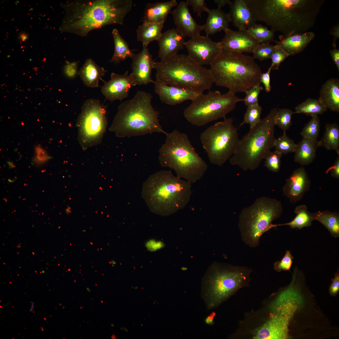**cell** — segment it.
Segmentation results:
<instances>
[{
	"label": "cell",
	"instance_id": "6da1fadb",
	"mask_svg": "<svg viewBox=\"0 0 339 339\" xmlns=\"http://www.w3.org/2000/svg\"><path fill=\"white\" fill-rule=\"evenodd\" d=\"M255 20L284 37L308 32L315 23L323 0H245Z\"/></svg>",
	"mask_w": 339,
	"mask_h": 339
},
{
	"label": "cell",
	"instance_id": "7a4b0ae2",
	"mask_svg": "<svg viewBox=\"0 0 339 339\" xmlns=\"http://www.w3.org/2000/svg\"><path fill=\"white\" fill-rule=\"evenodd\" d=\"M132 0H75L64 6L60 30L81 37L112 24L122 25L132 7Z\"/></svg>",
	"mask_w": 339,
	"mask_h": 339
},
{
	"label": "cell",
	"instance_id": "3957f363",
	"mask_svg": "<svg viewBox=\"0 0 339 339\" xmlns=\"http://www.w3.org/2000/svg\"><path fill=\"white\" fill-rule=\"evenodd\" d=\"M192 194L191 184L174 176L170 170L158 171L143 185L142 195L151 211L162 216L184 209Z\"/></svg>",
	"mask_w": 339,
	"mask_h": 339
},
{
	"label": "cell",
	"instance_id": "277c9868",
	"mask_svg": "<svg viewBox=\"0 0 339 339\" xmlns=\"http://www.w3.org/2000/svg\"><path fill=\"white\" fill-rule=\"evenodd\" d=\"M153 97L151 94L139 90L133 98L122 103L118 107L109 131L121 138L154 132L165 134L159 123V113L152 105Z\"/></svg>",
	"mask_w": 339,
	"mask_h": 339
},
{
	"label": "cell",
	"instance_id": "5b68a950",
	"mask_svg": "<svg viewBox=\"0 0 339 339\" xmlns=\"http://www.w3.org/2000/svg\"><path fill=\"white\" fill-rule=\"evenodd\" d=\"M209 69L216 85L235 94L245 92L261 83L260 67L253 56L243 53L223 48Z\"/></svg>",
	"mask_w": 339,
	"mask_h": 339
},
{
	"label": "cell",
	"instance_id": "8992f818",
	"mask_svg": "<svg viewBox=\"0 0 339 339\" xmlns=\"http://www.w3.org/2000/svg\"><path fill=\"white\" fill-rule=\"evenodd\" d=\"M165 134V142L159 150L161 166L173 170L176 176L191 184L201 179L208 166L196 152L187 135L176 129Z\"/></svg>",
	"mask_w": 339,
	"mask_h": 339
},
{
	"label": "cell",
	"instance_id": "52a82bcc",
	"mask_svg": "<svg viewBox=\"0 0 339 339\" xmlns=\"http://www.w3.org/2000/svg\"><path fill=\"white\" fill-rule=\"evenodd\" d=\"M154 68L156 80L198 94L210 89L214 82L209 69L198 65L184 54H177L155 62Z\"/></svg>",
	"mask_w": 339,
	"mask_h": 339
},
{
	"label": "cell",
	"instance_id": "ba28073f",
	"mask_svg": "<svg viewBox=\"0 0 339 339\" xmlns=\"http://www.w3.org/2000/svg\"><path fill=\"white\" fill-rule=\"evenodd\" d=\"M277 108H272L268 114L239 139L234 152L229 159L230 164L244 171L253 170L274 147L275 117Z\"/></svg>",
	"mask_w": 339,
	"mask_h": 339
},
{
	"label": "cell",
	"instance_id": "9c48e42d",
	"mask_svg": "<svg viewBox=\"0 0 339 339\" xmlns=\"http://www.w3.org/2000/svg\"><path fill=\"white\" fill-rule=\"evenodd\" d=\"M251 271L246 267L216 263L203 280L202 296L207 309H213L249 282Z\"/></svg>",
	"mask_w": 339,
	"mask_h": 339
},
{
	"label": "cell",
	"instance_id": "30bf717a",
	"mask_svg": "<svg viewBox=\"0 0 339 339\" xmlns=\"http://www.w3.org/2000/svg\"><path fill=\"white\" fill-rule=\"evenodd\" d=\"M282 211L281 202L276 199L266 196L257 199L239 214L238 227L242 240L250 247H257L261 236L272 228V222Z\"/></svg>",
	"mask_w": 339,
	"mask_h": 339
},
{
	"label": "cell",
	"instance_id": "8fae6325",
	"mask_svg": "<svg viewBox=\"0 0 339 339\" xmlns=\"http://www.w3.org/2000/svg\"><path fill=\"white\" fill-rule=\"evenodd\" d=\"M184 110V116L191 124L197 126H204L219 119L226 118L233 110L237 103L243 99L229 91L222 94L218 91H210L206 94H199Z\"/></svg>",
	"mask_w": 339,
	"mask_h": 339
},
{
	"label": "cell",
	"instance_id": "7c38bea8",
	"mask_svg": "<svg viewBox=\"0 0 339 339\" xmlns=\"http://www.w3.org/2000/svg\"><path fill=\"white\" fill-rule=\"evenodd\" d=\"M210 163L222 166L233 155L239 140L232 118H225L207 127L200 135Z\"/></svg>",
	"mask_w": 339,
	"mask_h": 339
},
{
	"label": "cell",
	"instance_id": "4fadbf2b",
	"mask_svg": "<svg viewBox=\"0 0 339 339\" xmlns=\"http://www.w3.org/2000/svg\"><path fill=\"white\" fill-rule=\"evenodd\" d=\"M106 107L98 100L90 99L83 103L77 120L78 139L83 150L100 143L106 130Z\"/></svg>",
	"mask_w": 339,
	"mask_h": 339
},
{
	"label": "cell",
	"instance_id": "5bb4252c",
	"mask_svg": "<svg viewBox=\"0 0 339 339\" xmlns=\"http://www.w3.org/2000/svg\"><path fill=\"white\" fill-rule=\"evenodd\" d=\"M189 56L198 65H210L223 50L219 42H216L208 37L200 36L185 42Z\"/></svg>",
	"mask_w": 339,
	"mask_h": 339
},
{
	"label": "cell",
	"instance_id": "9a60e30c",
	"mask_svg": "<svg viewBox=\"0 0 339 339\" xmlns=\"http://www.w3.org/2000/svg\"><path fill=\"white\" fill-rule=\"evenodd\" d=\"M148 46L143 45L142 51L138 54L133 53L131 58L132 72L129 74L133 86L146 85L153 83L152 71L154 68L155 62L149 52Z\"/></svg>",
	"mask_w": 339,
	"mask_h": 339
},
{
	"label": "cell",
	"instance_id": "2e32d148",
	"mask_svg": "<svg viewBox=\"0 0 339 339\" xmlns=\"http://www.w3.org/2000/svg\"><path fill=\"white\" fill-rule=\"evenodd\" d=\"M220 41L223 48L238 52H253L260 42L247 30L234 31L229 28L224 31Z\"/></svg>",
	"mask_w": 339,
	"mask_h": 339
},
{
	"label": "cell",
	"instance_id": "e0dca14e",
	"mask_svg": "<svg viewBox=\"0 0 339 339\" xmlns=\"http://www.w3.org/2000/svg\"><path fill=\"white\" fill-rule=\"evenodd\" d=\"M176 6L170 13L172 15L176 29L185 37L187 36L192 38L200 36L201 31L203 30L204 26L198 25L192 18L186 2H181Z\"/></svg>",
	"mask_w": 339,
	"mask_h": 339
},
{
	"label": "cell",
	"instance_id": "ac0fdd59",
	"mask_svg": "<svg viewBox=\"0 0 339 339\" xmlns=\"http://www.w3.org/2000/svg\"><path fill=\"white\" fill-rule=\"evenodd\" d=\"M108 81L102 80L104 84L101 91L106 98L112 102L116 100L122 101L127 97L133 86L128 71L122 75L112 73Z\"/></svg>",
	"mask_w": 339,
	"mask_h": 339
},
{
	"label": "cell",
	"instance_id": "d6986e66",
	"mask_svg": "<svg viewBox=\"0 0 339 339\" xmlns=\"http://www.w3.org/2000/svg\"><path fill=\"white\" fill-rule=\"evenodd\" d=\"M310 186V181L307 174L302 167L294 170L286 180L282 192L291 201L295 202L302 199Z\"/></svg>",
	"mask_w": 339,
	"mask_h": 339
},
{
	"label": "cell",
	"instance_id": "ffe728a7",
	"mask_svg": "<svg viewBox=\"0 0 339 339\" xmlns=\"http://www.w3.org/2000/svg\"><path fill=\"white\" fill-rule=\"evenodd\" d=\"M154 91L161 100L170 105H176L187 100L192 101L199 94L166 84L158 80L154 81Z\"/></svg>",
	"mask_w": 339,
	"mask_h": 339
},
{
	"label": "cell",
	"instance_id": "44dd1931",
	"mask_svg": "<svg viewBox=\"0 0 339 339\" xmlns=\"http://www.w3.org/2000/svg\"><path fill=\"white\" fill-rule=\"evenodd\" d=\"M185 37L176 28L169 29L162 34L157 40L159 50L158 57L160 60L174 56L183 48Z\"/></svg>",
	"mask_w": 339,
	"mask_h": 339
},
{
	"label": "cell",
	"instance_id": "7402d4cb",
	"mask_svg": "<svg viewBox=\"0 0 339 339\" xmlns=\"http://www.w3.org/2000/svg\"><path fill=\"white\" fill-rule=\"evenodd\" d=\"M229 5L231 22L239 30H247L256 24L245 0H234Z\"/></svg>",
	"mask_w": 339,
	"mask_h": 339
},
{
	"label": "cell",
	"instance_id": "603a6c76",
	"mask_svg": "<svg viewBox=\"0 0 339 339\" xmlns=\"http://www.w3.org/2000/svg\"><path fill=\"white\" fill-rule=\"evenodd\" d=\"M315 34L312 32L295 34L287 37L279 36V40L274 41L275 45L289 56H293L302 52L314 38Z\"/></svg>",
	"mask_w": 339,
	"mask_h": 339
},
{
	"label": "cell",
	"instance_id": "cb8c5ba5",
	"mask_svg": "<svg viewBox=\"0 0 339 339\" xmlns=\"http://www.w3.org/2000/svg\"><path fill=\"white\" fill-rule=\"evenodd\" d=\"M177 5L176 0L148 3L143 18V23H164L172 8Z\"/></svg>",
	"mask_w": 339,
	"mask_h": 339
},
{
	"label": "cell",
	"instance_id": "d4e9b609",
	"mask_svg": "<svg viewBox=\"0 0 339 339\" xmlns=\"http://www.w3.org/2000/svg\"><path fill=\"white\" fill-rule=\"evenodd\" d=\"M318 100L327 108L339 112V80L331 78L322 86Z\"/></svg>",
	"mask_w": 339,
	"mask_h": 339
},
{
	"label": "cell",
	"instance_id": "484cf974",
	"mask_svg": "<svg viewBox=\"0 0 339 339\" xmlns=\"http://www.w3.org/2000/svg\"><path fill=\"white\" fill-rule=\"evenodd\" d=\"M207 13L208 16L205 24L203 25V30L206 36L221 31H224L229 28L231 21L228 13H226L218 8L209 9Z\"/></svg>",
	"mask_w": 339,
	"mask_h": 339
},
{
	"label": "cell",
	"instance_id": "4316f807",
	"mask_svg": "<svg viewBox=\"0 0 339 339\" xmlns=\"http://www.w3.org/2000/svg\"><path fill=\"white\" fill-rule=\"evenodd\" d=\"M106 72L103 67L99 66L92 59L89 58L80 68L78 74L86 86L95 88L99 86V80H103L101 78Z\"/></svg>",
	"mask_w": 339,
	"mask_h": 339
},
{
	"label": "cell",
	"instance_id": "83f0119b",
	"mask_svg": "<svg viewBox=\"0 0 339 339\" xmlns=\"http://www.w3.org/2000/svg\"><path fill=\"white\" fill-rule=\"evenodd\" d=\"M319 147L317 139L313 140L304 138L297 144L294 152L295 162L304 166L311 163L316 156L317 148Z\"/></svg>",
	"mask_w": 339,
	"mask_h": 339
},
{
	"label": "cell",
	"instance_id": "f1b7e54d",
	"mask_svg": "<svg viewBox=\"0 0 339 339\" xmlns=\"http://www.w3.org/2000/svg\"><path fill=\"white\" fill-rule=\"evenodd\" d=\"M164 23H143L136 30L137 38L143 45L148 46L152 41L157 40L161 36Z\"/></svg>",
	"mask_w": 339,
	"mask_h": 339
},
{
	"label": "cell",
	"instance_id": "f546056e",
	"mask_svg": "<svg viewBox=\"0 0 339 339\" xmlns=\"http://www.w3.org/2000/svg\"><path fill=\"white\" fill-rule=\"evenodd\" d=\"M294 212L295 217L289 222L278 224H274V227L282 225H288L292 228L301 229L302 228L310 226L313 221L315 220L313 213H309L306 206L301 205L297 206Z\"/></svg>",
	"mask_w": 339,
	"mask_h": 339
},
{
	"label": "cell",
	"instance_id": "4dcf8cb0",
	"mask_svg": "<svg viewBox=\"0 0 339 339\" xmlns=\"http://www.w3.org/2000/svg\"><path fill=\"white\" fill-rule=\"evenodd\" d=\"M319 147L334 150L339 154V127L336 123L327 124L323 136L318 141Z\"/></svg>",
	"mask_w": 339,
	"mask_h": 339
},
{
	"label": "cell",
	"instance_id": "1f68e13d",
	"mask_svg": "<svg viewBox=\"0 0 339 339\" xmlns=\"http://www.w3.org/2000/svg\"><path fill=\"white\" fill-rule=\"evenodd\" d=\"M112 34L114 44V51L110 62L118 63L128 57L131 58L134 53L129 48L128 44L121 37L118 30L114 29Z\"/></svg>",
	"mask_w": 339,
	"mask_h": 339
},
{
	"label": "cell",
	"instance_id": "d6a6232c",
	"mask_svg": "<svg viewBox=\"0 0 339 339\" xmlns=\"http://www.w3.org/2000/svg\"><path fill=\"white\" fill-rule=\"evenodd\" d=\"M315 220L323 224L331 234L335 237L339 236V215L337 212L329 211H319L314 213Z\"/></svg>",
	"mask_w": 339,
	"mask_h": 339
},
{
	"label": "cell",
	"instance_id": "836d02e7",
	"mask_svg": "<svg viewBox=\"0 0 339 339\" xmlns=\"http://www.w3.org/2000/svg\"><path fill=\"white\" fill-rule=\"evenodd\" d=\"M327 110L318 99L308 98L296 107L294 114L303 113L312 117L321 114Z\"/></svg>",
	"mask_w": 339,
	"mask_h": 339
},
{
	"label": "cell",
	"instance_id": "e575fe53",
	"mask_svg": "<svg viewBox=\"0 0 339 339\" xmlns=\"http://www.w3.org/2000/svg\"><path fill=\"white\" fill-rule=\"evenodd\" d=\"M247 30L260 43H270L274 41V32L261 24H256Z\"/></svg>",
	"mask_w": 339,
	"mask_h": 339
},
{
	"label": "cell",
	"instance_id": "d590c367",
	"mask_svg": "<svg viewBox=\"0 0 339 339\" xmlns=\"http://www.w3.org/2000/svg\"><path fill=\"white\" fill-rule=\"evenodd\" d=\"M273 146L275 148V151L282 154H286L289 153L294 152L297 144L290 138L287 135L286 131H284L282 135L275 139Z\"/></svg>",
	"mask_w": 339,
	"mask_h": 339
},
{
	"label": "cell",
	"instance_id": "8d00e7d4",
	"mask_svg": "<svg viewBox=\"0 0 339 339\" xmlns=\"http://www.w3.org/2000/svg\"><path fill=\"white\" fill-rule=\"evenodd\" d=\"M262 107L259 104L248 106L245 114L244 120L240 126L245 124L250 125V129L255 126L261 121Z\"/></svg>",
	"mask_w": 339,
	"mask_h": 339
},
{
	"label": "cell",
	"instance_id": "74e56055",
	"mask_svg": "<svg viewBox=\"0 0 339 339\" xmlns=\"http://www.w3.org/2000/svg\"><path fill=\"white\" fill-rule=\"evenodd\" d=\"M293 114L292 110L288 109H278L275 117V125L286 131L292 124V117Z\"/></svg>",
	"mask_w": 339,
	"mask_h": 339
},
{
	"label": "cell",
	"instance_id": "f35d334b",
	"mask_svg": "<svg viewBox=\"0 0 339 339\" xmlns=\"http://www.w3.org/2000/svg\"><path fill=\"white\" fill-rule=\"evenodd\" d=\"M311 117L310 120L304 127L300 135L303 138L317 139L320 130V121L318 116Z\"/></svg>",
	"mask_w": 339,
	"mask_h": 339
},
{
	"label": "cell",
	"instance_id": "ab89813d",
	"mask_svg": "<svg viewBox=\"0 0 339 339\" xmlns=\"http://www.w3.org/2000/svg\"><path fill=\"white\" fill-rule=\"evenodd\" d=\"M275 48V46L271 45L270 43H260L254 49L252 52L253 57L261 61L271 58Z\"/></svg>",
	"mask_w": 339,
	"mask_h": 339
},
{
	"label": "cell",
	"instance_id": "60d3db41",
	"mask_svg": "<svg viewBox=\"0 0 339 339\" xmlns=\"http://www.w3.org/2000/svg\"><path fill=\"white\" fill-rule=\"evenodd\" d=\"M282 154L276 151L269 152L264 159V165L269 170L273 172H277L280 169L281 159Z\"/></svg>",
	"mask_w": 339,
	"mask_h": 339
},
{
	"label": "cell",
	"instance_id": "b9f144b4",
	"mask_svg": "<svg viewBox=\"0 0 339 339\" xmlns=\"http://www.w3.org/2000/svg\"><path fill=\"white\" fill-rule=\"evenodd\" d=\"M258 84L246 91V96L243 99L245 105L248 106L259 104L258 97L263 88Z\"/></svg>",
	"mask_w": 339,
	"mask_h": 339
},
{
	"label": "cell",
	"instance_id": "7bdbcfd3",
	"mask_svg": "<svg viewBox=\"0 0 339 339\" xmlns=\"http://www.w3.org/2000/svg\"><path fill=\"white\" fill-rule=\"evenodd\" d=\"M293 257L290 251L287 250L285 254L280 261L275 262L274 264V269L280 272L281 271L289 270L293 262Z\"/></svg>",
	"mask_w": 339,
	"mask_h": 339
},
{
	"label": "cell",
	"instance_id": "ee69618b",
	"mask_svg": "<svg viewBox=\"0 0 339 339\" xmlns=\"http://www.w3.org/2000/svg\"><path fill=\"white\" fill-rule=\"evenodd\" d=\"M275 46L276 48L270 58L272 63L270 67L272 69L278 70L281 63L289 56L283 50Z\"/></svg>",
	"mask_w": 339,
	"mask_h": 339
},
{
	"label": "cell",
	"instance_id": "f6af8a7d",
	"mask_svg": "<svg viewBox=\"0 0 339 339\" xmlns=\"http://www.w3.org/2000/svg\"><path fill=\"white\" fill-rule=\"evenodd\" d=\"M186 2L188 5L192 7L194 12L197 13L198 17H201L202 12L207 13L209 9L207 7L204 0H186Z\"/></svg>",
	"mask_w": 339,
	"mask_h": 339
},
{
	"label": "cell",
	"instance_id": "bcb514c9",
	"mask_svg": "<svg viewBox=\"0 0 339 339\" xmlns=\"http://www.w3.org/2000/svg\"><path fill=\"white\" fill-rule=\"evenodd\" d=\"M145 245L147 250L151 252H155L164 246L163 242L154 239L148 240L146 242Z\"/></svg>",
	"mask_w": 339,
	"mask_h": 339
},
{
	"label": "cell",
	"instance_id": "7dc6e473",
	"mask_svg": "<svg viewBox=\"0 0 339 339\" xmlns=\"http://www.w3.org/2000/svg\"><path fill=\"white\" fill-rule=\"evenodd\" d=\"M78 63L76 62L68 63L65 66L64 71L65 74L68 77H74L78 72Z\"/></svg>",
	"mask_w": 339,
	"mask_h": 339
},
{
	"label": "cell",
	"instance_id": "c3c4849f",
	"mask_svg": "<svg viewBox=\"0 0 339 339\" xmlns=\"http://www.w3.org/2000/svg\"><path fill=\"white\" fill-rule=\"evenodd\" d=\"M272 69L270 67L266 72L262 73L260 77V82L263 83L265 91L267 93L270 92L271 89L270 73Z\"/></svg>",
	"mask_w": 339,
	"mask_h": 339
},
{
	"label": "cell",
	"instance_id": "681fc988",
	"mask_svg": "<svg viewBox=\"0 0 339 339\" xmlns=\"http://www.w3.org/2000/svg\"><path fill=\"white\" fill-rule=\"evenodd\" d=\"M339 290V273L338 272L336 273L334 278L332 280L330 285L329 291L330 294L333 296H336Z\"/></svg>",
	"mask_w": 339,
	"mask_h": 339
},
{
	"label": "cell",
	"instance_id": "f907efd6",
	"mask_svg": "<svg viewBox=\"0 0 339 339\" xmlns=\"http://www.w3.org/2000/svg\"><path fill=\"white\" fill-rule=\"evenodd\" d=\"M331 171V176L336 179L339 178V156L336 159L333 165L328 168L325 172L326 174H328Z\"/></svg>",
	"mask_w": 339,
	"mask_h": 339
},
{
	"label": "cell",
	"instance_id": "816d5d0a",
	"mask_svg": "<svg viewBox=\"0 0 339 339\" xmlns=\"http://www.w3.org/2000/svg\"><path fill=\"white\" fill-rule=\"evenodd\" d=\"M330 55L332 60L339 70V50L336 48L330 51Z\"/></svg>",
	"mask_w": 339,
	"mask_h": 339
},
{
	"label": "cell",
	"instance_id": "f5cc1de1",
	"mask_svg": "<svg viewBox=\"0 0 339 339\" xmlns=\"http://www.w3.org/2000/svg\"><path fill=\"white\" fill-rule=\"evenodd\" d=\"M330 34L333 37L332 46L334 48H336V40L339 37V26L338 24L334 26L331 30L330 32Z\"/></svg>",
	"mask_w": 339,
	"mask_h": 339
},
{
	"label": "cell",
	"instance_id": "db71d44e",
	"mask_svg": "<svg viewBox=\"0 0 339 339\" xmlns=\"http://www.w3.org/2000/svg\"><path fill=\"white\" fill-rule=\"evenodd\" d=\"M215 315V313L213 312L207 316L205 320V323L208 325H213L214 318Z\"/></svg>",
	"mask_w": 339,
	"mask_h": 339
},
{
	"label": "cell",
	"instance_id": "11a10c76",
	"mask_svg": "<svg viewBox=\"0 0 339 339\" xmlns=\"http://www.w3.org/2000/svg\"><path fill=\"white\" fill-rule=\"evenodd\" d=\"M214 2L218 6V8H221L227 4H229L231 1L229 0H215Z\"/></svg>",
	"mask_w": 339,
	"mask_h": 339
},
{
	"label": "cell",
	"instance_id": "9f6ffc18",
	"mask_svg": "<svg viewBox=\"0 0 339 339\" xmlns=\"http://www.w3.org/2000/svg\"><path fill=\"white\" fill-rule=\"evenodd\" d=\"M28 35L24 33L20 34L19 36V38L22 41H24L28 39Z\"/></svg>",
	"mask_w": 339,
	"mask_h": 339
},
{
	"label": "cell",
	"instance_id": "6f0895ef",
	"mask_svg": "<svg viewBox=\"0 0 339 339\" xmlns=\"http://www.w3.org/2000/svg\"><path fill=\"white\" fill-rule=\"evenodd\" d=\"M66 212L67 214H69L72 212L71 211V208L70 207H68L66 209Z\"/></svg>",
	"mask_w": 339,
	"mask_h": 339
},
{
	"label": "cell",
	"instance_id": "680465c9",
	"mask_svg": "<svg viewBox=\"0 0 339 339\" xmlns=\"http://www.w3.org/2000/svg\"><path fill=\"white\" fill-rule=\"evenodd\" d=\"M34 303H32V305H31V309H30V312H31V311H33V309L34 308Z\"/></svg>",
	"mask_w": 339,
	"mask_h": 339
},
{
	"label": "cell",
	"instance_id": "91938a15",
	"mask_svg": "<svg viewBox=\"0 0 339 339\" xmlns=\"http://www.w3.org/2000/svg\"><path fill=\"white\" fill-rule=\"evenodd\" d=\"M110 262L112 264L114 265L116 264V262L113 260H112Z\"/></svg>",
	"mask_w": 339,
	"mask_h": 339
},
{
	"label": "cell",
	"instance_id": "94428289",
	"mask_svg": "<svg viewBox=\"0 0 339 339\" xmlns=\"http://www.w3.org/2000/svg\"><path fill=\"white\" fill-rule=\"evenodd\" d=\"M40 329H41V330L42 331H44V328L42 327H40Z\"/></svg>",
	"mask_w": 339,
	"mask_h": 339
},
{
	"label": "cell",
	"instance_id": "6125c7cd",
	"mask_svg": "<svg viewBox=\"0 0 339 339\" xmlns=\"http://www.w3.org/2000/svg\"><path fill=\"white\" fill-rule=\"evenodd\" d=\"M87 290H88V291H89V292H90V290L89 289V288H87Z\"/></svg>",
	"mask_w": 339,
	"mask_h": 339
},
{
	"label": "cell",
	"instance_id": "be15d7a7",
	"mask_svg": "<svg viewBox=\"0 0 339 339\" xmlns=\"http://www.w3.org/2000/svg\"><path fill=\"white\" fill-rule=\"evenodd\" d=\"M44 319L46 321L47 320V319L46 318H44Z\"/></svg>",
	"mask_w": 339,
	"mask_h": 339
},
{
	"label": "cell",
	"instance_id": "e7e4bbea",
	"mask_svg": "<svg viewBox=\"0 0 339 339\" xmlns=\"http://www.w3.org/2000/svg\"><path fill=\"white\" fill-rule=\"evenodd\" d=\"M22 125H24V123H23V122H22Z\"/></svg>",
	"mask_w": 339,
	"mask_h": 339
},
{
	"label": "cell",
	"instance_id": "03108f58",
	"mask_svg": "<svg viewBox=\"0 0 339 339\" xmlns=\"http://www.w3.org/2000/svg\"><path fill=\"white\" fill-rule=\"evenodd\" d=\"M59 304L60 305H61V306H62V304Z\"/></svg>",
	"mask_w": 339,
	"mask_h": 339
},
{
	"label": "cell",
	"instance_id": "003e7915",
	"mask_svg": "<svg viewBox=\"0 0 339 339\" xmlns=\"http://www.w3.org/2000/svg\"><path fill=\"white\" fill-rule=\"evenodd\" d=\"M0 306V307H1V308H2V306L1 307V306Z\"/></svg>",
	"mask_w": 339,
	"mask_h": 339
}]
</instances>
